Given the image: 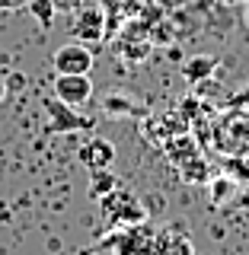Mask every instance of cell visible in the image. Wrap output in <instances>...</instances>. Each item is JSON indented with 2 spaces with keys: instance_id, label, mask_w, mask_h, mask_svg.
<instances>
[{
  "instance_id": "20",
  "label": "cell",
  "mask_w": 249,
  "mask_h": 255,
  "mask_svg": "<svg viewBox=\"0 0 249 255\" xmlns=\"http://www.w3.org/2000/svg\"><path fill=\"white\" fill-rule=\"evenodd\" d=\"M246 22H249V6H246Z\"/></svg>"
},
{
  "instance_id": "18",
  "label": "cell",
  "mask_w": 249,
  "mask_h": 255,
  "mask_svg": "<svg viewBox=\"0 0 249 255\" xmlns=\"http://www.w3.org/2000/svg\"><path fill=\"white\" fill-rule=\"evenodd\" d=\"M237 207H246L249 211V179L246 182H237V198H234Z\"/></svg>"
},
{
  "instance_id": "16",
  "label": "cell",
  "mask_w": 249,
  "mask_h": 255,
  "mask_svg": "<svg viewBox=\"0 0 249 255\" xmlns=\"http://www.w3.org/2000/svg\"><path fill=\"white\" fill-rule=\"evenodd\" d=\"M102 109H106L109 115H134V112H138V106H134L128 96H106Z\"/></svg>"
},
{
  "instance_id": "13",
  "label": "cell",
  "mask_w": 249,
  "mask_h": 255,
  "mask_svg": "<svg viewBox=\"0 0 249 255\" xmlns=\"http://www.w3.org/2000/svg\"><path fill=\"white\" fill-rule=\"evenodd\" d=\"M237 198V182L230 179V175H218V179H211V201L214 207H224V204H234Z\"/></svg>"
},
{
  "instance_id": "5",
  "label": "cell",
  "mask_w": 249,
  "mask_h": 255,
  "mask_svg": "<svg viewBox=\"0 0 249 255\" xmlns=\"http://www.w3.org/2000/svg\"><path fill=\"white\" fill-rule=\"evenodd\" d=\"M93 64H96V58H93L90 45H83V42H67L51 54L54 74H90Z\"/></svg>"
},
{
  "instance_id": "7",
  "label": "cell",
  "mask_w": 249,
  "mask_h": 255,
  "mask_svg": "<svg viewBox=\"0 0 249 255\" xmlns=\"http://www.w3.org/2000/svg\"><path fill=\"white\" fill-rule=\"evenodd\" d=\"M45 112H48V128L51 131H83V128H90V122L83 115H77V109L64 106L54 96L45 102Z\"/></svg>"
},
{
  "instance_id": "12",
  "label": "cell",
  "mask_w": 249,
  "mask_h": 255,
  "mask_svg": "<svg viewBox=\"0 0 249 255\" xmlns=\"http://www.w3.org/2000/svg\"><path fill=\"white\" fill-rule=\"evenodd\" d=\"M118 188V179H115V172H109V169H96L90 172V185H86V191H90V198H96V201H102L106 195H112V191Z\"/></svg>"
},
{
  "instance_id": "10",
  "label": "cell",
  "mask_w": 249,
  "mask_h": 255,
  "mask_svg": "<svg viewBox=\"0 0 249 255\" xmlns=\"http://www.w3.org/2000/svg\"><path fill=\"white\" fill-rule=\"evenodd\" d=\"M176 172H179V179L189 182V185H205V182H211V166H208V159L202 153H195V156H189L186 163H179Z\"/></svg>"
},
{
  "instance_id": "8",
  "label": "cell",
  "mask_w": 249,
  "mask_h": 255,
  "mask_svg": "<svg viewBox=\"0 0 249 255\" xmlns=\"http://www.w3.org/2000/svg\"><path fill=\"white\" fill-rule=\"evenodd\" d=\"M154 255H195V243L182 230H157L154 233Z\"/></svg>"
},
{
  "instance_id": "9",
  "label": "cell",
  "mask_w": 249,
  "mask_h": 255,
  "mask_svg": "<svg viewBox=\"0 0 249 255\" xmlns=\"http://www.w3.org/2000/svg\"><path fill=\"white\" fill-rule=\"evenodd\" d=\"M163 153H166V159H170L173 166H179V163H186L189 156L198 153V143H195V137H192L189 131H182V134H176V137H170L163 143Z\"/></svg>"
},
{
  "instance_id": "4",
  "label": "cell",
  "mask_w": 249,
  "mask_h": 255,
  "mask_svg": "<svg viewBox=\"0 0 249 255\" xmlns=\"http://www.w3.org/2000/svg\"><path fill=\"white\" fill-rule=\"evenodd\" d=\"M154 227L138 223L128 230H115L112 236V255H154Z\"/></svg>"
},
{
  "instance_id": "6",
  "label": "cell",
  "mask_w": 249,
  "mask_h": 255,
  "mask_svg": "<svg viewBox=\"0 0 249 255\" xmlns=\"http://www.w3.org/2000/svg\"><path fill=\"white\" fill-rule=\"evenodd\" d=\"M115 156H118L115 143L106 140V137H90V140L83 143V147L77 150L80 166H86L90 172H96V169H109V166L115 163Z\"/></svg>"
},
{
  "instance_id": "21",
  "label": "cell",
  "mask_w": 249,
  "mask_h": 255,
  "mask_svg": "<svg viewBox=\"0 0 249 255\" xmlns=\"http://www.w3.org/2000/svg\"><path fill=\"white\" fill-rule=\"evenodd\" d=\"M0 96H3V86H0Z\"/></svg>"
},
{
  "instance_id": "1",
  "label": "cell",
  "mask_w": 249,
  "mask_h": 255,
  "mask_svg": "<svg viewBox=\"0 0 249 255\" xmlns=\"http://www.w3.org/2000/svg\"><path fill=\"white\" fill-rule=\"evenodd\" d=\"M211 143L224 156H249V109L230 106L211 125Z\"/></svg>"
},
{
  "instance_id": "14",
  "label": "cell",
  "mask_w": 249,
  "mask_h": 255,
  "mask_svg": "<svg viewBox=\"0 0 249 255\" xmlns=\"http://www.w3.org/2000/svg\"><path fill=\"white\" fill-rule=\"evenodd\" d=\"M214 67H218V61H214V58H205V54H202V58H192L186 67H182V74H186L189 83H202V80L211 77Z\"/></svg>"
},
{
  "instance_id": "2",
  "label": "cell",
  "mask_w": 249,
  "mask_h": 255,
  "mask_svg": "<svg viewBox=\"0 0 249 255\" xmlns=\"http://www.w3.org/2000/svg\"><path fill=\"white\" fill-rule=\"evenodd\" d=\"M99 211H102V217H106V223L112 227V233H115V230L138 227V223H147V211H144L138 198H134L128 188H122V185L112 191V195L102 198Z\"/></svg>"
},
{
  "instance_id": "11",
  "label": "cell",
  "mask_w": 249,
  "mask_h": 255,
  "mask_svg": "<svg viewBox=\"0 0 249 255\" xmlns=\"http://www.w3.org/2000/svg\"><path fill=\"white\" fill-rule=\"evenodd\" d=\"M74 35L77 38H90V42H99L102 35H106V29H102V13L99 10H83L77 16V22H74Z\"/></svg>"
},
{
  "instance_id": "3",
  "label": "cell",
  "mask_w": 249,
  "mask_h": 255,
  "mask_svg": "<svg viewBox=\"0 0 249 255\" xmlns=\"http://www.w3.org/2000/svg\"><path fill=\"white\" fill-rule=\"evenodd\" d=\"M51 96L70 109H80L93 99V80L90 74H54Z\"/></svg>"
},
{
  "instance_id": "15",
  "label": "cell",
  "mask_w": 249,
  "mask_h": 255,
  "mask_svg": "<svg viewBox=\"0 0 249 255\" xmlns=\"http://www.w3.org/2000/svg\"><path fill=\"white\" fill-rule=\"evenodd\" d=\"M224 175H230L234 182H246L249 179V156H227Z\"/></svg>"
},
{
  "instance_id": "17",
  "label": "cell",
  "mask_w": 249,
  "mask_h": 255,
  "mask_svg": "<svg viewBox=\"0 0 249 255\" xmlns=\"http://www.w3.org/2000/svg\"><path fill=\"white\" fill-rule=\"evenodd\" d=\"M29 6H32V13H35V16H42L45 26H51L54 13H51V3H48V0H29Z\"/></svg>"
},
{
  "instance_id": "19",
  "label": "cell",
  "mask_w": 249,
  "mask_h": 255,
  "mask_svg": "<svg viewBox=\"0 0 249 255\" xmlns=\"http://www.w3.org/2000/svg\"><path fill=\"white\" fill-rule=\"evenodd\" d=\"M19 6H29V0H0V10H19Z\"/></svg>"
}]
</instances>
